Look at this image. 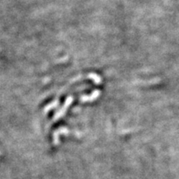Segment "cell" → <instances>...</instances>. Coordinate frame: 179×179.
<instances>
[]
</instances>
